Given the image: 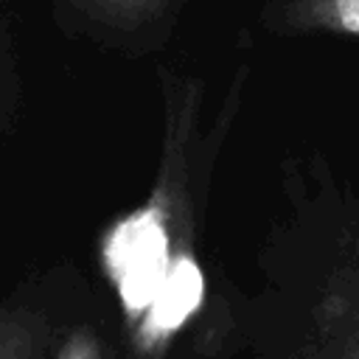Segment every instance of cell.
Returning a JSON list of instances; mask_svg holds the SVG:
<instances>
[{
	"label": "cell",
	"instance_id": "1",
	"mask_svg": "<svg viewBox=\"0 0 359 359\" xmlns=\"http://www.w3.org/2000/svg\"><path fill=\"white\" fill-rule=\"evenodd\" d=\"M348 286L342 283L331 300L317 311V337L303 359H359V286L351 292V272Z\"/></svg>",
	"mask_w": 359,
	"mask_h": 359
},
{
	"label": "cell",
	"instance_id": "2",
	"mask_svg": "<svg viewBox=\"0 0 359 359\" xmlns=\"http://www.w3.org/2000/svg\"><path fill=\"white\" fill-rule=\"evenodd\" d=\"M48 325L20 303H0V359H45Z\"/></svg>",
	"mask_w": 359,
	"mask_h": 359
},
{
	"label": "cell",
	"instance_id": "3",
	"mask_svg": "<svg viewBox=\"0 0 359 359\" xmlns=\"http://www.w3.org/2000/svg\"><path fill=\"white\" fill-rule=\"evenodd\" d=\"M73 6L107 31L135 34L151 25L168 6V0H73Z\"/></svg>",
	"mask_w": 359,
	"mask_h": 359
},
{
	"label": "cell",
	"instance_id": "4",
	"mask_svg": "<svg viewBox=\"0 0 359 359\" xmlns=\"http://www.w3.org/2000/svg\"><path fill=\"white\" fill-rule=\"evenodd\" d=\"M286 17L297 31L359 36V0H297Z\"/></svg>",
	"mask_w": 359,
	"mask_h": 359
},
{
	"label": "cell",
	"instance_id": "5",
	"mask_svg": "<svg viewBox=\"0 0 359 359\" xmlns=\"http://www.w3.org/2000/svg\"><path fill=\"white\" fill-rule=\"evenodd\" d=\"M45 359H112V351L95 325H70L59 339L50 342Z\"/></svg>",
	"mask_w": 359,
	"mask_h": 359
}]
</instances>
